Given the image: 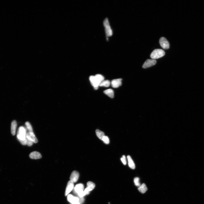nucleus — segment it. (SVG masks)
I'll return each instance as SVG.
<instances>
[{
    "label": "nucleus",
    "instance_id": "1",
    "mask_svg": "<svg viewBox=\"0 0 204 204\" xmlns=\"http://www.w3.org/2000/svg\"><path fill=\"white\" fill-rule=\"evenodd\" d=\"M104 79V76L100 74L96 75L95 76H91L89 77L90 83L95 90L98 89L99 84Z\"/></svg>",
    "mask_w": 204,
    "mask_h": 204
},
{
    "label": "nucleus",
    "instance_id": "2",
    "mask_svg": "<svg viewBox=\"0 0 204 204\" xmlns=\"http://www.w3.org/2000/svg\"><path fill=\"white\" fill-rule=\"evenodd\" d=\"M26 130L24 127L21 126L19 127L17 137L20 142L26 139Z\"/></svg>",
    "mask_w": 204,
    "mask_h": 204
},
{
    "label": "nucleus",
    "instance_id": "3",
    "mask_svg": "<svg viewBox=\"0 0 204 204\" xmlns=\"http://www.w3.org/2000/svg\"><path fill=\"white\" fill-rule=\"evenodd\" d=\"M165 55V52L163 50L155 49L152 52L150 57L152 59L155 60L162 57Z\"/></svg>",
    "mask_w": 204,
    "mask_h": 204
},
{
    "label": "nucleus",
    "instance_id": "4",
    "mask_svg": "<svg viewBox=\"0 0 204 204\" xmlns=\"http://www.w3.org/2000/svg\"><path fill=\"white\" fill-rule=\"evenodd\" d=\"M159 43L161 46L164 49H168L169 48V42L164 37H161L160 39Z\"/></svg>",
    "mask_w": 204,
    "mask_h": 204
},
{
    "label": "nucleus",
    "instance_id": "5",
    "mask_svg": "<svg viewBox=\"0 0 204 204\" xmlns=\"http://www.w3.org/2000/svg\"><path fill=\"white\" fill-rule=\"evenodd\" d=\"M157 63V61L155 59H147L144 62L142 67L143 69H147L154 66Z\"/></svg>",
    "mask_w": 204,
    "mask_h": 204
},
{
    "label": "nucleus",
    "instance_id": "6",
    "mask_svg": "<svg viewBox=\"0 0 204 204\" xmlns=\"http://www.w3.org/2000/svg\"><path fill=\"white\" fill-rule=\"evenodd\" d=\"M84 186L83 184L79 183L76 185L74 188L73 192L76 195L84 191Z\"/></svg>",
    "mask_w": 204,
    "mask_h": 204
},
{
    "label": "nucleus",
    "instance_id": "7",
    "mask_svg": "<svg viewBox=\"0 0 204 204\" xmlns=\"http://www.w3.org/2000/svg\"><path fill=\"white\" fill-rule=\"evenodd\" d=\"M104 26L105 28L106 32V35L107 37L111 36L113 34L112 31L111 27H110L108 21L107 20V19L104 21Z\"/></svg>",
    "mask_w": 204,
    "mask_h": 204
},
{
    "label": "nucleus",
    "instance_id": "8",
    "mask_svg": "<svg viewBox=\"0 0 204 204\" xmlns=\"http://www.w3.org/2000/svg\"><path fill=\"white\" fill-rule=\"evenodd\" d=\"M87 187L84 190V192L86 195L89 194L90 192L94 189L95 187V184L91 181H89L87 183Z\"/></svg>",
    "mask_w": 204,
    "mask_h": 204
},
{
    "label": "nucleus",
    "instance_id": "9",
    "mask_svg": "<svg viewBox=\"0 0 204 204\" xmlns=\"http://www.w3.org/2000/svg\"><path fill=\"white\" fill-rule=\"evenodd\" d=\"M74 183L71 181H70L67 183V186L65 191V195L66 196L69 194L70 193L71 191L74 188Z\"/></svg>",
    "mask_w": 204,
    "mask_h": 204
},
{
    "label": "nucleus",
    "instance_id": "10",
    "mask_svg": "<svg viewBox=\"0 0 204 204\" xmlns=\"http://www.w3.org/2000/svg\"><path fill=\"white\" fill-rule=\"evenodd\" d=\"M26 137L28 140L32 141L33 143H37L38 142L37 139L36 137L33 132H28L27 133Z\"/></svg>",
    "mask_w": 204,
    "mask_h": 204
},
{
    "label": "nucleus",
    "instance_id": "11",
    "mask_svg": "<svg viewBox=\"0 0 204 204\" xmlns=\"http://www.w3.org/2000/svg\"><path fill=\"white\" fill-rule=\"evenodd\" d=\"M79 174L78 172L76 171H73L70 176V180L72 181L73 183L76 182L79 179Z\"/></svg>",
    "mask_w": 204,
    "mask_h": 204
},
{
    "label": "nucleus",
    "instance_id": "12",
    "mask_svg": "<svg viewBox=\"0 0 204 204\" xmlns=\"http://www.w3.org/2000/svg\"><path fill=\"white\" fill-rule=\"evenodd\" d=\"M121 79H113L111 82V84L113 88H116L121 86L122 84Z\"/></svg>",
    "mask_w": 204,
    "mask_h": 204
},
{
    "label": "nucleus",
    "instance_id": "13",
    "mask_svg": "<svg viewBox=\"0 0 204 204\" xmlns=\"http://www.w3.org/2000/svg\"><path fill=\"white\" fill-rule=\"evenodd\" d=\"M67 201L72 203L79 202V198L74 196L71 194H69L67 195Z\"/></svg>",
    "mask_w": 204,
    "mask_h": 204
},
{
    "label": "nucleus",
    "instance_id": "14",
    "mask_svg": "<svg viewBox=\"0 0 204 204\" xmlns=\"http://www.w3.org/2000/svg\"><path fill=\"white\" fill-rule=\"evenodd\" d=\"M29 157L32 159H37L41 158L42 157V156L39 152L34 151L30 153Z\"/></svg>",
    "mask_w": 204,
    "mask_h": 204
},
{
    "label": "nucleus",
    "instance_id": "15",
    "mask_svg": "<svg viewBox=\"0 0 204 204\" xmlns=\"http://www.w3.org/2000/svg\"><path fill=\"white\" fill-rule=\"evenodd\" d=\"M16 126V121L15 120L13 121L11 123V133L13 135H15V134Z\"/></svg>",
    "mask_w": 204,
    "mask_h": 204
},
{
    "label": "nucleus",
    "instance_id": "16",
    "mask_svg": "<svg viewBox=\"0 0 204 204\" xmlns=\"http://www.w3.org/2000/svg\"><path fill=\"white\" fill-rule=\"evenodd\" d=\"M104 93L110 98H113L114 97V91L111 89H109L104 91Z\"/></svg>",
    "mask_w": 204,
    "mask_h": 204
},
{
    "label": "nucleus",
    "instance_id": "17",
    "mask_svg": "<svg viewBox=\"0 0 204 204\" xmlns=\"http://www.w3.org/2000/svg\"><path fill=\"white\" fill-rule=\"evenodd\" d=\"M127 157L129 165V167L132 169H134L135 168V164L131 157L130 155H128L127 156Z\"/></svg>",
    "mask_w": 204,
    "mask_h": 204
},
{
    "label": "nucleus",
    "instance_id": "18",
    "mask_svg": "<svg viewBox=\"0 0 204 204\" xmlns=\"http://www.w3.org/2000/svg\"><path fill=\"white\" fill-rule=\"evenodd\" d=\"M139 191L141 193L143 194L147 191V188L146 184L143 183L142 185L139 187L138 189Z\"/></svg>",
    "mask_w": 204,
    "mask_h": 204
},
{
    "label": "nucleus",
    "instance_id": "19",
    "mask_svg": "<svg viewBox=\"0 0 204 204\" xmlns=\"http://www.w3.org/2000/svg\"><path fill=\"white\" fill-rule=\"evenodd\" d=\"M96 132L97 137L100 139L102 140V139L105 136L104 133L98 129H97L96 130Z\"/></svg>",
    "mask_w": 204,
    "mask_h": 204
},
{
    "label": "nucleus",
    "instance_id": "20",
    "mask_svg": "<svg viewBox=\"0 0 204 204\" xmlns=\"http://www.w3.org/2000/svg\"><path fill=\"white\" fill-rule=\"evenodd\" d=\"M110 84V82L108 80H104L99 84V86L108 87Z\"/></svg>",
    "mask_w": 204,
    "mask_h": 204
},
{
    "label": "nucleus",
    "instance_id": "21",
    "mask_svg": "<svg viewBox=\"0 0 204 204\" xmlns=\"http://www.w3.org/2000/svg\"><path fill=\"white\" fill-rule=\"evenodd\" d=\"M25 125L26 126L27 129L28 130L29 132H33V129L31 124L28 122H27L25 123Z\"/></svg>",
    "mask_w": 204,
    "mask_h": 204
},
{
    "label": "nucleus",
    "instance_id": "22",
    "mask_svg": "<svg viewBox=\"0 0 204 204\" xmlns=\"http://www.w3.org/2000/svg\"><path fill=\"white\" fill-rule=\"evenodd\" d=\"M134 182L136 186L139 187L141 185L140 183V178L138 177H135L134 178Z\"/></svg>",
    "mask_w": 204,
    "mask_h": 204
},
{
    "label": "nucleus",
    "instance_id": "23",
    "mask_svg": "<svg viewBox=\"0 0 204 204\" xmlns=\"http://www.w3.org/2000/svg\"><path fill=\"white\" fill-rule=\"evenodd\" d=\"M102 140L103 141L104 143L106 144H108L109 143V139L107 136L105 135L102 139Z\"/></svg>",
    "mask_w": 204,
    "mask_h": 204
},
{
    "label": "nucleus",
    "instance_id": "24",
    "mask_svg": "<svg viewBox=\"0 0 204 204\" xmlns=\"http://www.w3.org/2000/svg\"><path fill=\"white\" fill-rule=\"evenodd\" d=\"M121 159L124 165H126V161L125 156L123 155L122 157L121 158Z\"/></svg>",
    "mask_w": 204,
    "mask_h": 204
},
{
    "label": "nucleus",
    "instance_id": "25",
    "mask_svg": "<svg viewBox=\"0 0 204 204\" xmlns=\"http://www.w3.org/2000/svg\"><path fill=\"white\" fill-rule=\"evenodd\" d=\"M26 138L27 140V145L29 146H32L33 143L32 142L29 140H28V139L26 137Z\"/></svg>",
    "mask_w": 204,
    "mask_h": 204
},
{
    "label": "nucleus",
    "instance_id": "26",
    "mask_svg": "<svg viewBox=\"0 0 204 204\" xmlns=\"http://www.w3.org/2000/svg\"><path fill=\"white\" fill-rule=\"evenodd\" d=\"M79 199V202L81 204L83 203L84 202V199L83 197L80 198L78 197Z\"/></svg>",
    "mask_w": 204,
    "mask_h": 204
},
{
    "label": "nucleus",
    "instance_id": "27",
    "mask_svg": "<svg viewBox=\"0 0 204 204\" xmlns=\"http://www.w3.org/2000/svg\"><path fill=\"white\" fill-rule=\"evenodd\" d=\"M72 204H80V203L79 202H78L75 203H72Z\"/></svg>",
    "mask_w": 204,
    "mask_h": 204
}]
</instances>
